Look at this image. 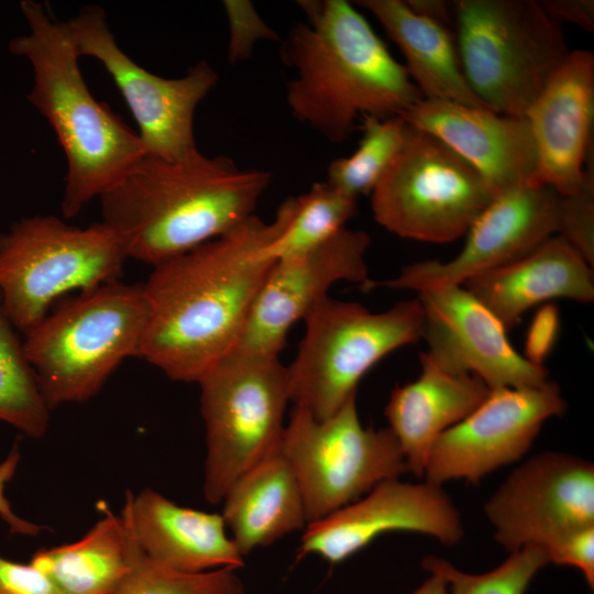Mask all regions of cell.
<instances>
[{
	"instance_id": "6da1fadb",
	"label": "cell",
	"mask_w": 594,
	"mask_h": 594,
	"mask_svg": "<svg viewBox=\"0 0 594 594\" xmlns=\"http://www.w3.org/2000/svg\"><path fill=\"white\" fill-rule=\"evenodd\" d=\"M295 197L266 222L253 215L231 231L153 266L143 285L148 321L141 358L170 380L198 383L241 339L274 263L266 248L287 227Z\"/></svg>"
},
{
	"instance_id": "7a4b0ae2",
	"label": "cell",
	"mask_w": 594,
	"mask_h": 594,
	"mask_svg": "<svg viewBox=\"0 0 594 594\" xmlns=\"http://www.w3.org/2000/svg\"><path fill=\"white\" fill-rule=\"evenodd\" d=\"M271 179L270 170L243 169L199 150L179 160L144 155L99 197L101 222L127 258L154 266L244 222Z\"/></svg>"
},
{
	"instance_id": "3957f363",
	"label": "cell",
	"mask_w": 594,
	"mask_h": 594,
	"mask_svg": "<svg viewBox=\"0 0 594 594\" xmlns=\"http://www.w3.org/2000/svg\"><path fill=\"white\" fill-rule=\"evenodd\" d=\"M298 3L308 21L292 30L283 58L296 73L286 102L299 122L340 143L354 131L359 116L400 117L422 99L405 66L353 4Z\"/></svg>"
},
{
	"instance_id": "277c9868",
	"label": "cell",
	"mask_w": 594,
	"mask_h": 594,
	"mask_svg": "<svg viewBox=\"0 0 594 594\" xmlns=\"http://www.w3.org/2000/svg\"><path fill=\"white\" fill-rule=\"evenodd\" d=\"M20 8L29 33L8 47L31 64L28 101L46 119L66 157L61 210L70 219L123 178L145 151L139 134L89 91L66 22L33 0Z\"/></svg>"
},
{
	"instance_id": "5b68a950",
	"label": "cell",
	"mask_w": 594,
	"mask_h": 594,
	"mask_svg": "<svg viewBox=\"0 0 594 594\" xmlns=\"http://www.w3.org/2000/svg\"><path fill=\"white\" fill-rule=\"evenodd\" d=\"M147 321L143 285L114 279L25 332L23 349L51 409L92 398L123 360L141 358Z\"/></svg>"
},
{
	"instance_id": "8992f818",
	"label": "cell",
	"mask_w": 594,
	"mask_h": 594,
	"mask_svg": "<svg viewBox=\"0 0 594 594\" xmlns=\"http://www.w3.org/2000/svg\"><path fill=\"white\" fill-rule=\"evenodd\" d=\"M453 13L474 95L497 113L524 118L571 52L560 24L535 0H459Z\"/></svg>"
},
{
	"instance_id": "52a82bcc",
	"label": "cell",
	"mask_w": 594,
	"mask_h": 594,
	"mask_svg": "<svg viewBox=\"0 0 594 594\" xmlns=\"http://www.w3.org/2000/svg\"><path fill=\"white\" fill-rule=\"evenodd\" d=\"M198 384L207 443L204 494L217 505L243 473L279 450L288 373L276 355L235 348Z\"/></svg>"
},
{
	"instance_id": "ba28073f",
	"label": "cell",
	"mask_w": 594,
	"mask_h": 594,
	"mask_svg": "<svg viewBox=\"0 0 594 594\" xmlns=\"http://www.w3.org/2000/svg\"><path fill=\"white\" fill-rule=\"evenodd\" d=\"M304 321V338L287 366L289 398L324 420L356 395L374 364L422 338L425 315L418 298L372 312L359 302L328 297Z\"/></svg>"
},
{
	"instance_id": "9c48e42d",
	"label": "cell",
	"mask_w": 594,
	"mask_h": 594,
	"mask_svg": "<svg viewBox=\"0 0 594 594\" xmlns=\"http://www.w3.org/2000/svg\"><path fill=\"white\" fill-rule=\"evenodd\" d=\"M127 255L103 222L79 228L56 216L26 217L0 234V297L14 326H36L62 295L117 279Z\"/></svg>"
},
{
	"instance_id": "30bf717a",
	"label": "cell",
	"mask_w": 594,
	"mask_h": 594,
	"mask_svg": "<svg viewBox=\"0 0 594 594\" xmlns=\"http://www.w3.org/2000/svg\"><path fill=\"white\" fill-rule=\"evenodd\" d=\"M494 197L469 163L409 125L400 151L371 193V206L375 220L393 234L441 244L465 235Z\"/></svg>"
},
{
	"instance_id": "8fae6325",
	"label": "cell",
	"mask_w": 594,
	"mask_h": 594,
	"mask_svg": "<svg viewBox=\"0 0 594 594\" xmlns=\"http://www.w3.org/2000/svg\"><path fill=\"white\" fill-rule=\"evenodd\" d=\"M279 450L298 482L308 524L407 472L391 429L363 427L356 395L324 420L294 406Z\"/></svg>"
},
{
	"instance_id": "7c38bea8",
	"label": "cell",
	"mask_w": 594,
	"mask_h": 594,
	"mask_svg": "<svg viewBox=\"0 0 594 594\" xmlns=\"http://www.w3.org/2000/svg\"><path fill=\"white\" fill-rule=\"evenodd\" d=\"M66 24L79 57L96 58L113 79L138 124L145 155L179 160L198 150L195 111L218 82L207 62L189 67L179 78H164L119 47L102 9L86 7Z\"/></svg>"
},
{
	"instance_id": "4fadbf2b",
	"label": "cell",
	"mask_w": 594,
	"mask_h": 594,
	"mask_svg": "<svg viewBox=\"0 0 594 594\" xmlns=\"http://www.w3.org/2000/svg\"><path fill=\"white\" fill-rule=\"evenodd\" d=\"M565 408L559 386L550 381L534 387L490 389L470 415L436 440L424 472L426 482L477 484L498 468L520 460L542 425Z\"/></svg>"
},
{
	"instance_id": "5bb4252c",
	"label": "cell",
	"mask_w": 594,
	"mask_h": 594,
	"mask_svg": "<svg viewBox=\"0 0 594 594\" xmlns=\"http://www.w3.org/2000/svg\"><path fill=\"white\" fill-rule=\"evenodd\" d=\"M484 512L495 540L508 552L543 550L566 534L594 526V465L579 457L543 452L517 466Z\"/></svg>"
},
{
	"instance_id": "9a60e30c",
	"label": "cell",
	"mask_w": 594,
	"mask_h": 594,
	"mask_svg": "<svg viewBox=\"0 0 594 594\" xmlns=\"http://www.w3.org/2000/svg\"><path fill=\"white\" fill-rule=\"evenodd\" d=\"M560 195L528 182L494 197L466 233L460 253L448 262L410 264L393 278L371 279L363 290L425 289L463 285L486 271L513 262L558 233Z\"/></svg>"
},
{
	"instance_id": "2e32d148",
	"label": "cell",
	"mask_w": 594,
	"mask_h": 594,
	"mask_svg": "<svg viewBox=\"0 0 594 594\" xmlns=\"http://www.w3.org/2000/svg\"><path fill=\"white\" fill-rule=\"evenodd\" d=\"M370 243L366 232L343 228L310 251L274 261L237 348L278 356L290 328L329 297L334 283L363 288L372 279L365 261Z\"/></svg>"
},
{
	"instance_id": "e0dca14e",
	"label": "cell",
	"mask_w": 594,
	"mask_h": 594,
	"mask_svg": "<svg viewBox=\"0 0 594 594\" xmlns=\"http://www.w3.org/2000/svg\"><path fill=\"white\" fill-rule=\"evenodd\" d=\"M392 531L424 534L447 546L457 544L464 532L459 510L440 485L392 479L374 486L364 497L309 522L298 554H316L333 565Z\"/></svg>"
},
{
	"instance_id": "ac0fdd59",
	"label": "cell",
	"mask_w": 594,
	"mask_h": 594,
	"mask_svg": "<svg viewBox=\"0 0 594 594\" xmlns=\"http://www.w3.org/2000/svg\"><path fill=\"white\" fill-rule=\"evenodd\" d=\"M418 299L425 315L426 353L441 370L475 375L490 389L549 381L544 365L519 354L499 319L463 285L425 289Z\"/></svg>"
},
{
	"instance_id": "d6986e66",
	"label": "cell",
	"mask_w": 594,
	"mask_h": 594,
	"mask_svg": "<svg viewBox=\"0 0 594 594\" xmlns=\"http://www.w3.org/2000/svg\"><path fill=\"white\" fill-rule=\"evenodd\" d=\"M536 153L532 183L560 196L575 193L593 151L594 55L571 51L524 117Z\"/></svg>"
},
{
	"instance_id": "ffe728a7",
	"label": "cell",
	"mask_w": 594,
	"mask_h": 594,
	"mask_svg": "<svg viewBox=\"0 0 594 594\" xmlns=\"http://www.w3.org/2000/svg\"><path fill=\"white\" fill-rule=\"evenodd\" d=\"M400 117L469 163L495 196L532 180L536 153L525 118L424 98Z\"/></svg>"
},
{
	"instance_id": "44dd1931",
	"label": "cell",
	"mask_w": 594,
	"mask_h": 594,
	"mask_svg": "<svg viewBox=\"0 0 594 594\" xmlns=\"http://www.w3.org/2000/svg\"><path fill=\"white\" fill-rule=\"evenodd\" d=\"M121 515L141 549L167 568L198 573L244 564L220 514L179 506L144 488L138 494L125 492Z\"/></svg>"
},
{
	"instance_id": "7402d4cb",
	"label": "cell",
	"mask_w": 594,
	"mask_h": 594,
	"mask_svg": "<svg viewBox=\"0 0 594 594\" xmlns=\"http://www.w3.org/2000/svg\"><path fill=\"white\" fill-rule=\"evenodd\" d=\"M463 286L506 330L515 327L528 309L550 299H594L590 264L558 234L513 262L473 276Z\"/></svg>"
},
{
	"instance_id": "603a6c76",
	"label": "cell",
	"mask_w": 594,
	"mask_h": 594,
	"mask_svg": "<svg viewBox=\"0 0 594 594\" xmlns=\"http://www.w3.org/2000/svg\"><path fill=\"white\" fill-rule=\"evenodd\" d=\"M420 375L396 386L385 407L389 429L405 458L407 472L422 477L436 440L470 415L488 395L490 388L472 374H451L431 358L420 354Z\"/></svg>"
},
{
	"instance_id": "cb8c5ba5",
	"label": "cell",
	"mask_w": 594,
	"mask_h": 594,
	"mask_svg": "<svg viewBox=\"0 0 594 594\" xmlns=\"http://www.w3.org/2000/svg\"><path fill=\"white\" fill-rule=\"evenodd\" d=\"M222 503L226 527L243 557L308 524L298 482L280 450L243 473Z\"/></svg>"
},
{
	"instance_id": "d4e9b609",
	"label": "cell",
	"mask_w": 594,
	"mask_h": 594,
	"mask_svg": "<svg viewBox=\"0 0 594 594\" xmlns=\"http://www.w3.org/2000/svg\"><path fill=\"white\" fill-rule=\"evenodd\" d=\"M355 3L373 14L403 53L404 66L424 99L487 108L468 84L450 29L416 14L406 1Z\"/></svg>"
},
{
	"instance_id": "484cf974",
	"label": "cell",
	"mask_w": 594,
	"mask_h": 594,
	"mask_svg": "<svg viewBox=\"0 0 594 594\" xmlns=\"http://www.w3.org/2000/svg\"><path fill=\"white\" fill-rule=\"evenodd\" d=\"M100 518L78 540L37 550L31 563L58 594H114L130 570L125 528L103 502Z\"/></svg>"
},
{
	"instance_id": "4316f807",
	"label": "cell",
	"mask_w": 594,
	"mask_h": 594,
	"mask_svg": "<svg viewBox=\"0 0 594 594\" xmlns=\"http://www.w3.org/2000/svg\"><path fill=\"white\" fill-rule=\"evenodd\" d=\"M51 411L0 297V421L29 438L42 439Z\"/></svg>"
},
{
	"instance_id": "83f0119b",
	"label": "cell",
	"mask_w": 594,
	"mask_h": 594,
	"mask_svg": "<svg viewBox=\"0 0 594 594\" xmlns=\"http://www.w3.org/2000/svg\"><path fill=\"white\" fill-rule=\"evenodd\" d=\"M358 198L336 188L327 180L312 184L295 197L292 218L285 230L266 248L267 256L282 260L310 251L340 230L356 212Z\"/></svg>"
},
{
	"instance_id": "f1b7e54d",
	"label": "cell",
	"mask_w": 594,
	"mask_h": 594,
	"mask_svg": "<svg viewBox=\"0 0 594 594\" xmlns=\"http://www.w3.org/2000/svg\"><path fill=\"white\" fill-rule=\"evenodd\" d=\"M363 118V134L358 148L348 157L332 161L326 179L354 198L371 195L400 151L409 128L402 117Z\"/></svg>"
},
{
	"instance_id": "f546056e",
	"label": "cell",
	"mask_w": 594,
	"mask_h": 594,
	"mask_svg": "<svg viewBox=\"0 0 594 594\" xmlns=\"http://www.w3.org/2000/svg\"><path fill=\"white\" fill-rule=\"evenodd\" d=\"M121 517L125 528L130 570L114 594H245L235 569L186 573L154 561L141 549L130 524Z\"/></svg>"
},
{
	"instance_id": "4dcf8cb0",
	"label": "cell",
	"mask_w": 594,
	"mask_h": 594,
	"mask_svg": "<svg viewBox=\"0 0 594 594\" xmlns=\"http://www.w3.org/2000/svg\"><path fill=\"white\" fill-rule=\"evenodd\" d=\"M548 563L541 547L526 546L509 552L502 564L482 574L464 573L435 556L426 557L421 565L444 580L449 594H525L535 575Z\"/></svg>"
},
{
	"instance_id": "1f68e13d",
	"label": "cell",
	"mask_w": 594,
	"mask_h": 594,
	"mask_svg": "<svg viewBox=\"0 0 594 594\" xmlns=\"http://www.w3.org/2000/svg\"><path fill=\"white\" fill-rule=\"evenodd\" d=\"M558 235L566 240L593 266L594 263V152L585 162L579 189L560 196Z\"/></svg>"
},
{
	"instance_id": "d6a6232c",
	"label": "cell",
	"mask_w": 594,
	"mask_h": 594,
	"mask_svg": "<svg viewBox=\"0 0 594 594\" xmlns=\"http://www.w3.org/2000/svg\"><path fill=\"white\" fill-rule=\"evenodd\" d=\"M223 8L230 29L228 61L231 64L249 58L258 41H276L277 34L260 16L252 2L226 0Z\"/></svg>"
},
{
	"instance_id": "836d02e7",
	"label": "cell",
	"mask_w": 594,
	"mask_h": 594,
	"mask_svg": "<svg viewBox=\"0 0 594 594\" xmlns=\"http://www.w3.org/2000/svg\"><path fill=\"white\" fill-rule=\"evenodd\" d=\"M549 563L580 570L594 585V526L571 531L544 549Z\"/></svg>"
},
{
	"instance_id": "e575fe53",
	"label": "cell",
	"mask_w": 594,
	"mask_h": 594,
	"mask_svg": "<svg viewBox=\"0 0 594 594\" xmlns=\"http://www.w3.org/2000/svg\"><path fill=\"white\" fill-rule=\"evenodd\" d=\"M559 326L558 308L552 304L541 306L528 329L524 356L534 364L543 365L546 358L554 348Z\"/></svg>"
},
{
	"instance_id": "d590c367",
	"label": "cell",
	"mask_w": 594,
	"mask_h": 594,
	"mask_svg": "<svg viewBox=\"0 0 594 594\" xmlns=\"http://www.w3.org/2000/svg\"><path fill=\"white\" fill-rule=\"evenodd\" d=\"M0 594H58L46 575L31 562L0 557Z\"/></svg>"
},
{
	"instance_id": "8d00e7d4",
	"label": "cell",
	"mask_w": 594,
	"mask_h": 594,
	"mask_svg": "<svg viewBox=\"0 0 594 594\" xmlns=\"http://www.w3.org/2000/svg\"><path fill=\"white\" fill-rule=\"evenodd\" d=\"M20 460L19 444L14 443L6 459L0 463V518L8 526L11 534L35 537L46 529V526L29 521L15 514L4 495L6 486L14 476Z\"/></svg>"
},
{
	"instance_id": "74e56055",
	"label": "cell",
	"mask_w": 594,
	"mask_h": 594,
	"mask_svg": "<svg viewBox=\"0 0 594 594\" xmlns=\"http://www.w3.org/2000/svg\"><path fill=\"white\" fill-rule=\"evenodd\" d=\"M539 3L557 23L568 22L586 32H594L593 0H542Z\"/></svg>"
},
{
	"instance_id": "f35d334b",
	"label": "cell",
	"mask_w": 594,
	"mask_h": 594,
	"mask_svg": "<svg viewBox=\"0 0 594 594\" xmlns=\"http://www.w3.org/2000/svg\"><path fill=\"white\" fill-rule=\"evenodd\" d=\"M408 7L416 14L450 29L454 25L453 4L443 0H408Z\"/></svg>"
},
{
	"instance_id": "ab89813d",
	"label": "cell",
	"mask_w": 594,
	"mask_h": 594,
	"mask_svg": "<svg viewBox=\"0 0 594 594\" xmlns=\"http://www.w3.org/2000/svg\"><path fill=\"white\" fill-rule=\"evenodd\" d=\"M411 594H449V592L444 580L439 575L431 574V576Z\"/></svg>"
}]
</instances>
